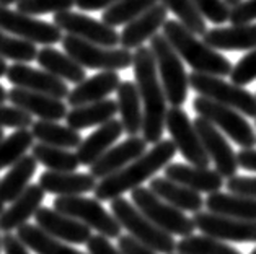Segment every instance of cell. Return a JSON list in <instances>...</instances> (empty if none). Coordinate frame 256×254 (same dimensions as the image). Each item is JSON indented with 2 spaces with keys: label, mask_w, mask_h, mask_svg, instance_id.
I'll list each match as a JSON object with an SVG mask.
<instances>
[{
  "label": "cell",
  "mask_w": 256,
  "mask_h": 254,
  "mask_svg": "<svg viewBox=\"0 0 256 254\" xmlns=\"http://www.w3.org/2000/svg\"><path fill=\"white\" fill-rule=\"evenodd\" d=\"M202 41L216 51H253L256 49V23L209 29Z\"/></svg>",
  "instance_id": "obj_26"
},
{
  "label": "cell",
  "mask_w": 256,
  "mask_h": 254,
  "mask_svg": "<svg viewBox=\"0 0 256 254\" xmlns=\"http://www.w3.org/2000/svg\"><path fill=\"white\" fill-rule=\"evenodd\" d=\"M33 157L38 163L46 166L48 171L72 173L80 166L77 155L74 152H68L66 148L40 144V142L33 147Z\"/></svg>",
  "instance_id": "obj_35"
},
{
  "label": "cell",
  "mask_w": 256,
  "mask_h": 254,
  "mask_svg": "<svg viewBox=\"0 0 256 254\" xmlns=\"http://www.w3.org/2000/svg\"><path fill=\"white\" fill-rule=\"evenodd\" d=\"M8 72V64L4 57H0V77H5Z\"/></svg>",
  "instance_id": "obj_52"
},
{
  "label": "cell",
  "mask_w": 256,
  "mask_h": 254,
  "mask_svg": "<svg viewBox=\"0 0 256 254\" xmlns=\"http://www.w3.org/2000/svg\"><path fill=\"white\" fill-rule=\"evenodd\" d=\"M5 77L16 88L42 93V95L58 98V100H64V98L68 96V91H70L64 80L54 77L52 73L46 70L33 69L28 64L8 65V72Z\"/></svg>",
  "instance_id": "obj_16"
},
{
  "label": "cell",
  "mask_w": 256,
  "mask_h": 254,
  "mask_svg": "<svg viewBox=\"0 0 256 254\" xmlns=\"http://www.w3.org/2000/svg\"><path fill=\"white\" fill-rule=\"evenodd\" d=\"M42 191L49 194H56L59 197L82 196L95 191L96 179L90 173H58V171H44L40 176L38 183Z\"/></svg>",
  "instance_id": "obj_24"
},
{
  "label": "cell",
  "mask_w": 256,
  "mask_h": 254,
  "mask_svg": "<svg viewBox=\"0 0 256 254\" xmlns=\"http://www.w3.org/2000/svg\"><path fill=\"white\" fill-rule=\"evenodd\" d=\"M76 0H20L16 3V10L20 13L34 16V15H46V13H60L68 11Z\"/></svg>",
  "instance_id": "obj_41"
},
{
  "label": "cell",
  "mask_w": 256,
  "mask_h": 254,
  "mask_svg": "<svg viewBox=\"0 0 256 254\" xmlns=\"http://www.w3.org/2000/svg\"><path fill=\"white\" fill-rule=\"evenodd\" d=\"M256 20V0H243L238 5L230 10L228 21L232 26H238V24H248Z\"/></svg>",
  "instance_id": "obj_45"
},
{
  "label": "cell",
  "mask_w": 256,
  "mask_h": 254,
  "mask_svg": "<svg viewBox=\"0 0 256 254\" xmlns=\"http://www.w3.org/2000/svg\"><path fill=\"white\" fill-rule=\"evenodd\" d=\"M157 3L158 0H120L113 7L103 11L102 21L111 28L120 26V24H128Z\"/></svg>",
  "instance_id": "obj_36"
},
{
  "label": "cell",
  "mask_w": 256,
  "mask_h": 254,
  "mask_svg": "<svg viewBox=\"0 0 256 254\" xmlns=\"http://www.w3.org/2000/svg\"><path fill=\"white\" fill-rule=\"evenodd\" d=\"M230 80L234 85L245 86L256 80V49L250 51L246 55L236 62L230 72Z\"/></svg>",
  "instance_id": "obj_42"
},
{
  "label": "cell",
  "mask_w": 256,
  "mask_h": 254,
  "mask_svg": "<svg viewBox=\"0 0 256 254\" xmlns=\"http://www.w3.org/2000/svg\"><path fill=\"white\" fill-rule=\"evenodd\" d=\"M168 10L165 5L157 3L147 11H144L140 16L128 23L120 34V44L124 49H139L147 39H152V36L157 34L160 28H164L166 21Z\"/></svg>",
  "instance_id": "obj_20"
},
{
  "label": "cell",
  "mask_w": 256,
  "mask_h": 254,
  "mask_svg": "<svg viewBox=\"0 0 256 254\" xmlns=\"http://www.w3.org/2000/svg\"><path fill=\"white\" fill-rule=\"evenodd\" d=\"M132 69L144 111L142 137L147 144L155 145L162 140L165 131L168 101L150 47L140 46L139 49H136V52L132 54Z\"/></svg>",
  "instance_id": "obj_1"
},
{
  "label": "cell",
  "mask_w": 256,
  "mask_h": 254,
  "mask_svg": "<svg viewBox=\"0 0 256 254\" xmlns=\"http://www.w3.org/2000/svg\"><path fill=\"white\" fill-rule=\"evenodd\" d=\"M38 170V162L33 155H24V157L10 166L7 175L0 179V201L14 202L16 197H20L24 189L30 186V179Z\"/></svg>",
  "instance_id": "obj_32"
},
{
  "label": "cell",
  "mask_w": 256,
  "mask_h": 254,
  "mask_svg": "<svg viewBox=\"0 0 256 254\" xmlns=\"http://www.w3.org/2000/svg\"><path fill=\"white\" fill-rule=\"evenodd\" d=\"M148 189L155 196H158L162 201H165L181 212L198 214L206 206V201L199 193L174 183L165 176H154L150 179V184H148Z\"/></svg>",
  "instance_id": "obj_22"
},
{
  "label": "cell",
  "mask_w": 256,
  "mask_h": 254,
  "mask_svg": "<svg viewBox=\"0 0 256 254\" xmlns=\"http://www.w3.org/2000/svg\"><path fill=\"white\" fill-rule=\"evenodd\" d=\"M8 100V91L0 85V104H4V101Z\"/></svg>",
  "instance_id": "obj_53"
},
{
  "label": "cell",
  "mask_w": 256,
  "mask_h": 254,
  "mask_svg": "<svg viewBox=\"0 0 256 254\" xmlns=\"http://www.w3.org/2000/svg\"><path fill=\"white\" fill-rule=\"evenodd\" d=\"M0 29L20 39L42 46H52L64 38L60 28L54 23L38 20L34 16L20 13L18 10H10L4 5H0Z\"/></svg>",
  "instance_id": "obj_12"
},
{
  "label": "cell",
  "mask_w": 256,
  "mask_h": 254,
  "mask_svg": "<svg viewBox=\"0 0 256 254\" xmlns=\"http://www.w3.org/2000/svg\"><path fill=\"white\" fill-rule=\"evenodd\" d=\"M62 49L84 67L102 72H118L132 65V52L124 47H103L67 34L62 38Z\"/></svg>",
  "instance_id": "obj_7"
},
{
  "label": "cell",
  "mask_w": 256,
  "mask_h": 254,
  "mask_svg": "<svg viewBox=\"0 0 256 254\" xmlns=\"http://www.w3.org/2000/svg\"><path fill=\"white\" fill-rule=\"evenodd\" d=\"M165 127L172 135V142L186 162L199 168H209L210 160L206 153L202 142L194 127V122L181 108H170L166 111Z\"/></svg>",
  "instance_id": "obj_11"
},
{
  "label": "cell",
  "mask_w": 256,
  "mask_h": 254,
  "mask_svg": "<svg viewBox=\"0 0 256 254\" xmlns=\"http://www.w3.org/2000/svg\"><path fill=\"white\" fill-rule=\"evenodd\" d=\"M36 62L46 72L52 73L54 77H58L60 80H67L70 83L78 85L86 78V70L82 65L77 64L70 55L60 52L51 46H44L42 49H40Z\"/></svg>",
  "instance_id": "obj_29"
},
{
  "label": "cell",
  "mask_w": 256,
  "mask_h": 254,
  "mask_svg": "<svg viewBox=\"0 0 256 254\" xmlns=\"http://www.w3.org/2000/svg\"><path fill=\"white\" fill-rule=\"evenodd\" d=\"M162 5H165L168 11H172L178 16V21L186 29H190L192 34L204 36L208 33V26L202 15L199 13L192 0H160Z\"/></svg>",
  "instance_id": "obj_39"
},
{
  "label": "cell",
  "mask_w": 256,
  "mask_h": 254,
  "mask_svg": "<svg viewBox=\"0 0 256 254\" xmlns=\"http://www.w3.org/2000/svg\"><path fill=\"white\" fill-rule=\"evenodd\" d=\"M52 206L54 210L82 222L90 230H96L104 238L111 240L121 237V225L118 224L113 214H108V210L96 199L84 196L58 197Z\"/></svg>",
  "instance_id": "obj_10"
},
{
  "label": "cell",
  "mask_w": 256,
  "mask_h": 254,
  "mask_svg": "<svg viewBox=\"0 0 256 254\" xmlns=\"http://www.w3.org/2000/svg\"><path fill=\"white\" fill-rule=\"evenodd\" d=\"M192 109L242 148H253L256 145L254 129L238 111L208 100L204 96H198L192 100Z\"/></svg>",
  "instance_id": "obj_9"
},
{
  "label": "cell",
  "mask_w": 256,
  "mask_h": 254,
  "mask_svg": "<svg viewBox=\"0 0 256 254\" xmlns=\"http://www.w3.org/2000/svg\"><path fill=\"white\" fill-rule=\"evenodd\" d=\"M0 253H2V238H0Z\"/></svg>",
  "instance_id": "obj_58"
},
{
  "label": "cell",
  "mask_w": 256,
  "mask_h": 254,
  "mask_svg": "<svg viewBox=\"0 0 256 254\" xmlns=\"http://www.w3.org/2000/svg\"><path fill=\"white\" fill-rule=\"evenodd\" d=\"M147 152V142L144 137H129L116 147L110 148L103 157H100L95 163L90 166V175L95 179H104L114 175L120 170L126 168L129 163L142 157Z\"/></svg>",
  "instance_id": "obj_18"
},
{
  "label": "cell",
  "mask_w": 256,
  "mask_h": 254,
  "mask_svg": "<svg viewBox=\"0 0 256 254\" xmlns=\"http://www.w3.org/2000/svg\"><path fill=\"white\" fill-rule=\"evenodd\" d=\"M190 86L201 96L218 104L238 111L240 114L256 119V96L243 86L228 83L220 77L204 75L192 72L190 75Z\"/></svg>",
  "instance_id": "obj_8"
},
{
  "label": "cell",
  "mask_w": 256,
  "mask_h": 254,
  "mask_svg": "<svg viewBox=\"0 0 256 254\" xmlns=\"http://www.w3.org/2000/svg\"><path fill=\"white\" fill-rule=\"evenodd\" d=\"M33 126V116L15 106L0 104V129H28Z\"/></svg>",
  "instance_id": "obj_44"
},
{
  "label": "cell",
  "mask_w": 256,
  "mask_h": 254,
  "mask_svg": "<svg viewBox=\"0 0 256 254\" xmlns=\"http://www.w3.org/2000/svg\"><path fill=\"white\" fill-rule=\"evenodd\" d=\"M192 222L202 235L228 243H256V222L238 220L212 212H198Z\"/></svg>",
  "instance_id": "obj_14"
},
{
  "label": "cell",
  "mask_w": 256,
  "mask_h": 254,
  "mask_svg": "<svg viewBox=\"0 0 256 254\" xmlns=\"http://www.w3.org/2000/svg\"><path fill=\"white\" fill-rule=\"evenodd\" d=\"M199 10V13L202 15L204 20H209L210 23L222 24L227 23L230 18V8L224 0H192Z\"/></svg>",
  "instance_id": "obj_43"
},
{
  "label": "cell",
  "mask_w": 256,
  "mask_h": 254,
  "mask_svg": "<svg viewBox=\"0 0 256 254\" xmlns=\"http://www.w3.org/2000/svg\"><path fill=\"white\" fill-rule=\"evenodd\" d=\"M165 178L186 186L196 193H218L224 188V178L216 170L199 168V166L184 163H170L165 166Z\"/></svg>",
  "instance_id": "obj_21"
},
{
  "label": "cell",
  "mask_w": 256,
  "mask_h": 254,
  "mask_svg": "<svg viewBox=\"0 0 256 254\" xmlns=\"http://www.w3.org/2000/svg\"><path fill=\"white\" fill-rule=\"evenodd\" d=\"M118 114V103L113 100H102L85 106L72 108L66 116L67 126L74 131H82V129L103 126L108 121L114 119Z\"/></svg>",
  "instance_id": "obj_31"
},
{
  "label": "cell",
  "mask_w": 256,
  "mask_h": 254,
  "mask_svg": "<svg viewBox=\"0 0 256 254\" xmlns=\"http://www.w3.org/2000/svg\"><path fill=\"white\" fill-rule=\"evenodd\" d=\"M118 95V113L121 114L122 129L129 137H136L142 132L144 124V111L142 101L137 85L134 82H121L116 90Z\"/></svg>",
  "instance_id": "obj_28"
},
{
  "label": "cell",
  "mask_w": 256,
  "mask_h": 254,
  "mask_svg": "<svg viewBox=\"0 0 256 254\" xmlns=\"http://www.w3.org/2000/svg\"><path fill=\"white\" fill-rule=\"evenodd\" d=\"M120 85L121 78L118 72H100L90 78H85L82 83L68 91L67 103L72 108H78L106 100V96L116 91Z\"/></svg>",
  "instance_id": "obj_25"
},
{
  "label": "cell",
  "mask_w": 256,
  "mask_h": 254,
  "mask_svg": "<svg viewBox=\"0 0 256 254\" xmlns=\"http://www.w3.org/2000/svg\"><path fill=\"white\" fill-rule=\"evenodd\" d=\"M86 254H124L121 250H118L108 238L102 237V235H95L86 243Z\"/></svg>",
  "instance_id": "obj_47"
},
{
  "label": "cell",
  "mask_w": 256,
  "mask_h": 254,
  "mask_svg": "<svg viewBox=\"0 0 256 254\" xmlns=\"http://www.w3.org/2000/svg\"><path fill=\"white\" fill-rule=\"evenodd\" d=\"M20 0H0V5H4V7H10L12 3H18Z\"/></svg>",
  "instance_id": "obj_54"
},
{
  "label": "cell",
  "mask_w": 256,
  "mask_h": 254,
  "mask_svg": "<svg viewBox=\"0 0 256 254\" xmlns=\"http://www.w3.org/2000/svg\"><path fill=\"white\" fill-rule=\"evenodd\" d=\"M164 36L194 72L220 78L230 75L232 72V64L226 55L218 54V51L198 39V36L186 29L180 21L166 20L164 24Z\"/></svg>",
  "instance_id": "obj_3"
},
{
  "label": "cell",
  "mask_w": 256,
  "mask_h": 254,
  "mask_svg": "<svg viewBox=\"0 0 256 254\" xmlns=\"http://www.w3.org/2000/svg\"><path fill=\"white\" fill-rule=\"evenodd\" d=\"M110 204L113 217L121 225V228H124L129 233V237H132L142 245L152 248L155 253L174 254V251H176L174 238L157 225H154L132 202L126 201L124 197H118Z\"/></svg>",
  "instance_id": "obj_4"
},
{
  "label": "cell",
  "mask_w": 256,
  "mask_h": 254,
  "mask_svg": "<svg viewBox=\"0 0 256 254\" xmlns=\"http://www.w3.org/2000/svg\"><path fill=\"white\" fill-rule=\"evenodd\" d=\"M2 250L5 254H30L28 248L24 246L18 237L12 233H5L2 238Z\"/></svg>",
  "instance_id": "obj_49"
},
{
  "label": "cell",
  "mask_w": 256,
  "mask_h": 254,
  "mask_svg": "<svg viewBox=\"0 0 256 254\" xmlns=\"http://www.w3.org/2000/svg\"><path fill=\"white\" fill-rule=\"evenodd\" d=\"M31 134L40 144H46L58 148H78L82 144L78 131H74L68 126H60L54 121H36L31 126Z\"/></svg>",
  "instance_id": "obj_34"
},
{
  "label": "cell",
  "mask_w": 256,
  "mask_h": 254,
  "mask_svg": "<svg viewBox=\"0 0 256 254\" xmlns=\"http://www.w3.org/2000/svg\"><path fill=\"white\" fill-rule=\"evenodd\" d=\"M236 160H238V166L243 170L256 173V148H242L236 153Z\"/></svg>",
  "instance_id": "obj_51"
},
{
  "label": "cell",
  "mask_w": 256,
  "mask_h": 254,
  "mask_svg": "<svg viewBox=\"0 0 256 254\" xmlns=\"http://www.w3.org/2000/svg\"><path fill=\"white\" fill-rule=\"evenodd\" d=\"M4 139V129H0V140Z\"/></svg>",
  "instance_id": "obj_57"
},
{
  "label": "cell",
  "mask_w": 256,
  "mask_h": 254,
  "mask_svg": "<svg viewBox=\"0 0 256 254\" xmlns=\"http://www.w3.org/2000/svg\"><path fill=\"white\" fill-rule=\"evenodd\" d=\"M206 209H208V212L217 215L256 222V199H253V197L232 193H212L206 199Z\"/></svg>",
  "instance_id": "obj_30"
},
{
  "label": "cell",
  "mask_w": 256,
  "mask_h": 254,
  "mask_svg": "<svg viewBox=\"0 0 256 254\" xmlns=\"http://www.w3.org/2000/svg\"><path fill=\"white\" fill-rule=\"evenodd\" d=\"M34 222L42 232L48 233L49 237L62 241V243L86 245L93 237L92 230L82 222L49 207H41L34 214Z\"/></svg>",
  "instance_id": "obj_17"
},
{
  "label": "cell",
  "mask_w": 256,
  "mask_h": 254,
  "mask_svg": "<svg viewBox=\"0 0 256 254\" xmlns=\"http://www.w3.org/2000/svg\"><path fill=\"white\" fill-rule=\"evenodd\" d=\"M224 2H226V3L228 5L230 8H234L235 5H238L240 2H243V0H224Z\"/></svg>",
  "instance_id": "obj_55"
},
{
  "label": "cell",
  "mask_w": 256,
  "mask_h": 254,
  "mask_svg": "<svg viewBox=\"0 0 256 254\" xmlns=\"http://www.w3.org/2000/svg\"><path fill=\"white\" fill-rule=\"evenodd\" d=\"M174 254H176V253H174Z\"/></svg>",
  "instance_id": "obj_60"
},
{
  "label": "cell",
  "mask_w": 256,
  "mask_h": 254,
  "mask_svg": "<svg viewBox=\"0 0 256 254\" xmlns=\"http://www.w3.org/2000/svg\"><path fill=\"white\" fill-rule=\"evenodd\" d=\"M0 57L14 60L15 64H28L38 57V49L33 42L20 39L0 29Z\"/></svg>",
  "instance_id": "obj_40"
},
{
  "label": "cell",
  "mask_w": 256,
  "mask_h": 254,
  "mask_svg": "<svg viewBox=\"0 0 256 254\" xmlns=\"http://www.w3.org/2000/svg\"><path fill=\"white\" fill-rule=\"evenodd\" d=\"M227 189L232 194L246 196L256 199V176H238L235 175L234 178H228Z\"/></svg>",
  "instance_id": "obj_46"
},
{
  "label": "cell",
  "mask_w": 256,
  "mask_h": 254,
  "mask_svg": "<svg viewBox=\"0 0 256 254\" xmlns=\"http://www.w3.org/2000/svg\"><path fill=\"white\" fill-rule=\"evenodd\" d=\"M150 51L155 57L157 72L164 86L166 101L173 108H181L188 98L190 75L184 70V65L176 51L172 47L164 34H155L150 39Z\"/></svg>",
  "instance_id": "obj_5"
},
{
  "label": "cell",
  "mask_w": 256,
  "mask_h": 254,
  "mask_svg": "<svg viewBox=\"0 0 256 254\" xmlns=\"http://www.w3.org/2000/svg\"><path fill=\"white\" fill-rule=\"evenodd\" d=\"M52 23L60 28V31H66L67 34L93 42V44L103 47H116L120 44V34L114 28L84 13H77V11L70 10L60 11V13L54 15Z\"/></svg>",
  "instance_id": "obj_13"
},
{
  "label": "cell",
  "mask_w": 256,
  "mask_h": 254,
  "mask_svg": "<svg viewBox=\"0 0 256 254\" xmlns=\"http://www.w3.org/2000/svg\"><path fill=\"white\" fill-rule=\"evenodd\" d=\"M122 132V124L118 119H111L103 126H100L95 132L90 134L78 145L76 152L78 163L84 166H92L96 160H100V157H103L113 147V144L121 137Z\"/></svg>",
  "instance_id": "obj_27"
},
{
  "label": "cell",
  "mask_w": 256,
  "mask_h": 254,
  "mask_svg": "<svg viewBox=\"0 0 256 254\" xmlns=\"http://www.w3.org/2000/svg\"><path fill=\"white\" fill-rule=\"evenodd\" d=\"M8 101L12 106L23 109L24 113L40 117V121H54L66 119L67 116V104L58 100V98L42 95V93H34L23 88H12L8 90Z\"/></svg>",
  "instance_id": "obj_19"
},
{
  "label": "cell",
  "mask_w": 256,
  "mask_h": 254,
  "mask_svg": "<svg viewBox=\"0 0 256 254\" xmlns=\"http://www.w3.org/2000/svg\"><path fill=\"white\" fill-rule=\"evenodd\" d=\"M33 142L34 137L28 129H16L8 137H4L0 140V170L20 162L30 148H33Z\"/></svg>",
  "instance_id": "obj_37"
},
{
  "label": "cell",
  "mask_w": 256,
  "mask_h": 254,
  "mask_svg": "<svg viewBox=\"0 0 256 254\" xmlns=\"http://www.w3.org/2000/svg\"><path fill=\"white\" fill-rule=\"evenodd\" d=\"M192 122L209 160L216 165V171L222 178H234L238 171V160L226 135L201 116H198Z\"/></svg>",
  "instance_id": "obj_15"
},
{
  "label": "cell",
  "mask_w": 256,
  "mask_h": 254,
  "mask_svg": "<svg viewBox=\"0 0 256 254\" xmlns=\"http://www.w3.org/2000/svg\"><path fill=\"white\" fill-rule=\"evenodd\" d=\"M176 254H242L236 248L208 235H190L176 243Z\"/></svg>",
  "instance_id": "obj_38"
},
{
  "label": "cell",
  "mask_w": 256,
  "mask_h": 254,
  "mask_svg": "<svg viewBox=\"0 0 256 254\" xmlns=\"http://www.w3.org/2000/svg\"><path fill=\"white\" fill-rule=\"evenodd\" d=\"M16 237L22 243L36 254H85L78 250H74L62 241L49 237L38 225L24 224L16 230Z\"/></svg>",
  "instance_id": "obj_33"
},
{
  "label": "cell",
  "mask_w": 256,
  "mask_h": 254,
  "mask_svg": "<svg viewBox=\"0 0 256 254\" xmlns=\"http://www.w3.org/2000/svg\"><path fill=\"white\" fill-rule=\"evenodd\" d=\"M250 254H256V248H254V250H253L252 253H250Z\"/></svg>",
  "instance_id": "obj_59"
},
{
  "label": "cell",
  "mask_w": 256,
  "mask_h": 254,
  "mask_svg": "<svg viewBox=\"0 0 256 254\" xmlns=\"http://www.w3.org/2000/svg\"><path fill=\"white\" fill-rule=\"evenodd\" d=\"M4 210H5V209H4V202H2V201H0V214H2V212H4Z\"/></svg>",
  "instance_id": "obj_56"
},
{
  "label": "cell",
  "mask_w": 256,
  "mask_h": 254,
  "mask_svg": "<svg viewBox=\"0 0 256 254\" xmlns=\"http://www.w3.org/2000/svg\"><path fill=\"white\" fill-rule=\"evenodd\" d=\"M176 152V147L172 140H160L158 144L152 147V150H147L142 157L129 163L126 168L102 179L93 191L95 199L100 202H111L121 197L124 193H128V191H134L144 181L152 179L154 175H157L162 168L170 165Z\"/></svg>",
  "instance_id": "obj_2"
},
{
  "label": "cell",
  "mask_w": 256,
  "mask_h": 254,
  "mask_svg": "<svg viewBox=\"0 0 256 254\" xmlns=\"http://www.w3.org/2000/svg\"><path fill=\"white\" fill-rule=\"evenodd\" d=\"M120 0H76V7L84 11H100L108 10Z\"/></svg>",
  "instance_id": "obj_50"
},
{
  "label": "cell",
  "mask_w": 256,
  "mask_h": 254,
  "mask_svg": "<svg viewBox=\"0 0 256 254\" xmlns=\"http://www.w3.org/2000/svg\"><path fill=\"white\" fill-rule=\"evenodd\" d=\"M118 246H120V250L124 254H157L152 248L139 243V241L134 240L132 237H129V235H126V237H120V240H118Z\"/></svg>",
  "instance_id": "obj_48"
},
{
  "label": "cell",
  "mask_w": 256,
  "mask_h": 254,
  "mask_svg": "<svg viewBox=\"0 0 256 254\" xmlns=\"http://www.w3.org/2000/svg\"><path fill=\"white\" fill-rule=\"evenodd\" d=\"M130 202L140 210V212L157 225L164 232L172 237H190L196 230L194 222L181 210L174 209L170 204L162 201L158 196H155L148 188H136L130 191Z\"/></svg>",
  "instance_id": "obj_6"
},
{
  "label": "cell",
  "mask_w": 256,
  "mask_h": 254,
  "mask_svg": "<svg viewBox=\"0 0 256 254\" xmlns=\"http://www.w3.org/2000/svg\"><path fill=\"white\" fill-rule=\"evenodd\" d=\"M42 201H44V191L41 186H28L24 193L16 197L7 210L0 214V232L10 233L12 230H18L31 217H34V214L41 209Z\"/></svg>",
  "instance_id": "obj_23"
}]
</instances>
